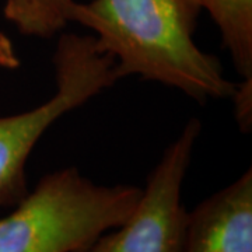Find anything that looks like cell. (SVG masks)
Wrapping results in <instances>:
<instances>
[{
	"mask_svg": "<svg viewBox=\"0 0 252 252\" xmlns=\"http://www.w3.org/2000/svg\"><path fill=\"white\" fill-rule=\"evenodd\" d=\"M200 10L198 0L74 1L72 21L95 32L122 77L139 74L199 102L233 98L237 83L225 77L216 56L193 41Z\"/></svg>",
	"mask_w": 252,
	"mask_h": 252,
	"instance_id": "cell-1",
	"label": "cell"
},
{
	"mask_svg": "<svg viewBox=\"0 0 252 252\" xmlns=\"http://www.w3.org/2000/svg\"><path fill=\"white\" fill-rule=\"evenodd\" d=\"M142 195L132 185H98L76 168L45 175L0 219V252H74L121 225Z\"/></svg>",
	"mask_w": 252,
	"mask_h": 252,
	"instance_id": "cell-2",
	"label": "cell"
},
{
	"mask_svg": "<svg viewBox=\"0 0 252 252\" xmlns=\"http://www.w3.org/2000/svg\"><path fill=\"white\" fill-rule=\"evenodd\" d=\"M54 66L56 90L51 98L36 108L0 118V209L16 206L28 193V156L51 125L122 79L115 59L91 35L63 34Z\"/></svg>",
	"mask_w": 252,
	"mask_h": 252,
	"instance_id": "cell-3",
	"label": "cell"
},
{
	"mask_svg": "<svg viewBox=\"0 0 252 252\" xmlns=\"http://www.w3.org/2000/svg\"><path fill=\"white\" fill-rule=\"evenodd\" d=\"M202 124L190 119L147 177L125 221L74 252H182L188 212L181 190Z\"/></svg>",
	"mask_w": 252,
	"mask_h": 252,
	"instance_id": "cell-4",
	"label": "cell"
},
{
	"mask_svg": "<svg viewBox=\"0 0 252 252\" xmlns=\"http://www.w3.org/2000/svg\"><path fill=\"white\" fill-rule=\"evenodd\" d=\"M182 252H252V171L188 213Z\"/></svg>",
	"mask_w": 252,
	"mask_h": 252,
	"instance_id": "cell-5",
	"label": "cell"
},
{
	"mask_svg": "<svg viewBox=\"0 0 252 252\" xmlns=\"http://www.w3.org/2000/svg\"><path fill=\"white\" fill-rule=\"evenodd\" d=\"M221 32L237 73L252 81V0H198Z\"/></svg>",
	"mask_w": 252,
	"mask_h": 252,
	"instance_id": "cell-6",
	"label": "cell"
},
{
	"mask_svg": "<svg viewBox=\"0 0 252 252\" xmlns=\"http://www.w3.org/2000/svg\"><path fill=\"white\" fill-rule=\"evenodd\" d=\"M73 4L74 0H6L3 13L23 35L51 38L72 23Z\"/></svg>",
	"mask_w": 252,
	"mask_h": 252,
	"instance_id": "cell-7",
	"label": "cell"
},
{
	"mask_svg": "<svg viewBox=\"0 0 252 252\" xmlns=\"http://www.w3.org/2000/svg\"><path fill=\"white\" fill-rule=\"evenodd\" d=\"M20 66L14 45L9 36L4 32H0V67L4 69H17Z\"/></svg>",
	"mask_w": 252,
	"mask_h": 252,
	"instance_id": "cell-8",
	"label": "cell"
}]
</instances>
